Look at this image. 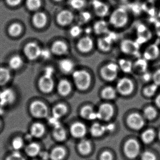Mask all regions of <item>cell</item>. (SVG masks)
Returning <instances> with one entry per match:
<instances>
[{"label": "cell", "mask_w": 160, "mask_h": 160, "mask_svg": "<svg viewBox=\"0 0 160 160\" xmlns=\"http://www.w3.org/2000/svg\"><path fill=\"white\" fill-rule=\"evenodd\" d=\"M130 20V13L123 7H118L110 12L107 20L110 28L122 29L127 27Z\"/></svg>", "instance_id": "cell-1"}, {"label": "cell", "mask_w": 160, "mask_h": 160, "mask_svg": "<svg viewBox=\"0 0 160 160\" xmlns=\"http://www.w3.org/2000/svg\"><path fill=\"white\" fill-rule=\"evenodd\" d=\"M72 75L74 85L78 90L85 91L91 87L93 78L89 70L85 68L76 69Z\"/></svg>", "instance_id": "cell-2"}, {"label": "cell", "mask_w": 160, "mask_h": 160, "mask_svg": "<svg viewBox=\"0 0 160 160\" xmlns=\"http://www.w3.org/2000/svg\"><path fill=\"white\" fill-rule=\"evenodd\" d=\"M120 72V71L117 62H108L102 65L99 70L101 79L108 83L117 81Z\"/></svg>", "instance_id": "cell-3"}, {"label": "cell", "mask_w": 160, "mask_h": 160, "mask_svg": "<svg viewBox=\"0 0 160 160\" xmlns=\"http://www.w3.org/2000/svg\"><path fill=\"white\" fill-rule=\"evenodd\" d=\"M135 88L134 80L128 76L118 78L116 81L115 88L118 93L126 96L132 93Z\"/></svg>", "instance_id": "cell-4"}, {"label": "cell", "mask_w": 160, "mask_h": 160, "mask_svg": "<svg viewBox=\"0 0 160 160\" xmlns=\"http://www.w3.org/2000/svg\"><path fill=\"white\" fill-rule=\"evenodd\" d=\"M117 36L114 32L109 31L108 33L97 39L96 41V47L102 53H109L113 49V46L117 39Z\"/></svg>", "instance_id": "cell-5"}, {"label": "cell", "mask_w": 160, "mask_h": 160, "mask_svg": "<svg viewBox=\"0 0 160 160\" xmlns=\"http://www.w3.org/2000/svg\"><path fill=\"white\" fill-rule=\"evenodd\" d=\"M76 47L78 52L83 55L90 54L96 47V41L91 35H84L78 39Z\"/></svg>", "instance_id": "cell-6"}, {"label": "cell", "mask_w": 160, "mask_h": 160, "mask_svg": "<svg viewBox=\"0 0 160 160\" xmlns=\"http://www.w3.org/2000/svg\"><path fill=\"white\" fill-rule=\"evenodd\" d=\"M140 46L136 40L124 39L120 42V50L124 55L138 58L139 57Z\"/></svg>", "instance_id": "cell-7"}, {"label": "cell", "mask_w": 160, "mask_h": 160, "mask_svg": "<svg viewBox=\"0 0 160 160\" xmlns=\"http://www.w3.org/2000/svg\"><path fill=\"white\" fill-rule=\"evenodd\" d=\"M142 57L149 62L157 60L160 57V46L155 43L150 44L143 50Z\"/></svg>", "instance_id": "cell-8"}, {"label": "cell", "mask_w": 160, "mask_h": 160, "mask_svg": "<svg viewBox=\"0 0 160 160\" xmlns=\"http://www.w3.org/2000/svg\"><path fill=\"white\" fill-rule=\"evenodd\" d=\"M93 14L95 15L99 18L104 19L105 18L108 17L110 14V7L105 2L96 0L92 2Z\"/></svg>", "instance_id": "cell-9"}, {"label": "cell", "mask_w": 160, "mask_h": 160, "mask_svg": "<svg viewBox=\"0 0 160 160\" xmlns=\"http://www.w3.org/2000/svg\"><path fill=\"white\" fill-rule=\"evenodd\" d=\"M31 112L34 117L40 118H46L48 114L47 106L41 101H34L31 104Z\"/></svg>", "instance_id": "cell-10"}, {"label": "cell", "mask_w": 160, "mask_h": 160, "mask_svg": "<svg viewBox=\"0 0 160 160\" xmlns=\"http://www.w3.org/2000/svg\"><path fill=\"white\" fill-rule=\"evenodd\" d=\"M92 27L93 33L99 37L104 36L110 31V26L107 20L102 18L95 21Z\"/></svg>", "instance_id": "cell-11"}, {"label": "cell", "mask_w": 160, "mask_h": 160, "mask_svg": "<svg viewBox=\"0 0 160 160\" xmlns=\"http://www.w3.org/2000/svg\"><path fill=\"white\" fill-rule=\"evenodd\" d=\"M75 15L72 11L63 10L58 14L57 20L60 25L65 27L71 25L75 20Z\"/></svg>", "instance_id": "cell-12"}, {"label": "cell", "mask_w": 160, "mask_h": 160, "mask_svg": "<svg viewBox=\"0 0 160 160\" xmlns=\"http://www.w3.org/2000/svg\"><path fill=\"white\" fill-rule=\"evenodd\" d=\"M139 150V146L136 140L130 139L125 143L124 147V151L125 155L130 159L135 158Z\"/></svg>", "instance_id": "cell-13"}, {"label": "cell", "mask_w": 160, "mask_h": 160, "mask_svg": "<svg viewBox=\"0 0 160 160\" xmlns=\"http://www.w3.org/2000/svg\"><path fill=\"white\" fill-rule=\"evenodd\" d=\"M149 62L142 57L137 58L133 63V73L141 75L149 70Z\"/></svg>", "instance_id": "cell-14"}, {"label": "cell", "mask_w": 160, "mask_h": 160, "mask_svg": "<svg viewBox=\"0 0 160 160\" xmlns=\"http://www.w3.org/2000/svg\"><path fill=\"white\" fill-rule=\"evenodd\" d=\"M41 49L40 47L35 43L31 42L28 44L24 48V53L29 59L33 60L40 57Z\"/></svg>", "instance_id": "cell-15"}, {"label": "cell", "mask_w": 160, "mask_h": 160, "mask_svg": "<svg viewBox=\"0 0 160 160\" xmlns=\"http://www.w3.org/2000/svg\"><path fill=\"white\" fill-rule=\"evenodd\" d=\"M120 72L125 74H130L133 73V61L129 58H121L117 62Z\"/></svg>", "instance_id": "cell-16"}, {"label": "cell", "mask_w": 160, "mask_h": 160, "mask_svg": "<svg viewBox=\"0 0 160 160\" xmlns=\"http://www.w3.org/2000/svg\"><path fill=\"white\" fill-rule=\"evenodd\" d=\"M40 89L43 92L48 93L52 91L54 86V81L52 77L44 75L40 78L39 81Z\"/></svg>", "instance_id": "cell-17"}, {"label": "cell", "mask_w": 160, "mask_h": 160, "mask_svg": "<svg viewBox=\"0 0 160 160\" xmlns=\"http://www.w3.org/2000/svg\"><path fill=\"white\" fill-rule=\"evenodd\" d=\"M128 125L134 130H139L143 127L144 121L142 117L137 113H133L127 119Z\"/></svg>", "instance_id": "cell-18"}, {"label": "cell", "mask_w": 160, "mask_h": 160, "mask_svg": "<svg viewBox=\"0 0 160 160\" xmlns=\"http://www.w3.org/2000/svg\"><path fill=\"white\" fill-rule=\"evenodd\" d=\"M113 114L112 105L108 103H104L100 106L97 115V117L101 119L107 121L112 118Z\"/></svg>", "instance_id": "cell-19"}, {"label": "cell", "mask_w": 160, "mask_h": 160, "mask_svg": "<svg viewBox=\"0 0 160 160\" xmlns=\"http://www.w3.org/2000/svg\"><path fill=\"white\" fill-rule=\"evenodd\" d=\"M93 13L85 9L78 12L77 16L75 17L77 24L83 27L86 26L92 20Z\"/></svg>", "instance_id": "cell-20"}, {"label": "cell", "mask_w": 160, "mask_h": 160, "mask_svg": "<svg viewBox=\"0 0 160 160\" xmlns=\"http://www.w3.org/2000/svg\"><path fill=\"white\" fill-rule=\"evenodd\" d=\"M59 66L61 71L66 74H72L76 69L74 62L70 58H63L60 61Z\"/></svg>", "instance_id": "cell-21"}, {"label": "cell", "mask_w": 160, "mask_h": 160, "mask_svg": "<svg viewBox=\"0 0 160 160\" xmlns=\"http://www.w3.org/2000/svg\"><path fill=\"white\" fill-rule=\"evenodd\" d=\"M69 50L68 44L62 41H57L54 43L52 47V51L54 54L59 56L65 55Z\"/></svg>", "instance_id": "cell-22"}, {"label": "cell", "mask_w": 160, "mask_h": 160, "mask_svg": "<svg viewBox=\"0 0 160 160\" xmlns=\"http://www.w3.org/2000/svg\"><path fill=\"white\" fill-rule=\"evenodd\" d=\"M14 99V92L11 89H6L0 92V103L3 105L12 103Z\"/></svg>", "instance_id": "cell-23"}, {"label": "cell", "mask_w": 160, "mask_h": 160, "mask_svg": "<svg viewBox=\"0 0 160 160\" xmlns=\"http://www.w3.org/2000/svg\"><path fill=\"white\" fill-rule=\"evenodd\" d=\"M70 131L72 135L77 138L83 137L87 132L85 125L78 122L73 123L71 126Z\"/></svg>", "instance_id": "cell-24"}, {"label": "cell", "mask_w": 160, "mask_h": 160, "mask_svg": "<svg viewBox=\"0 0 160 160\" xmlns=\"http://www.w3.org/2000/svg\"><path fill=\"white\" fill-rule=\"evenodd\" d=\"M58 90L59 93L62 96H67L71 93L72 90V85L71 82L67 79H62L58 84Z\"/></svg>", "instance_id": "cell-25"}, {"label": "cell", "mask_w": 160, "mask_h": 160, "mask_svg": "<svg viewBox=\"0 0 160 160\" xmlns=\"http://www.w3.org/2000/svg\"><path fill=\"white\" fill-rule=\"evenodd\" d=\"M117 93L118 92L115 87L110 85L104 87L101 91V96L105 100H111L115 99Z\"/></svg>", "instance_id": "cell-26"}, {"label": "cell", "mask_w": 160, "mask_h": 160, "mask_svg": "<svg viewBox=\"0 0 160 160\" xmlns=\"http://www.w3.org/2000/svg\"><path fill=\"white\" fill-rule=\"evenodd\" d=\"M32 22L36 28H43L46 24L47 18L44 13L37 12L33 16Z\"/></svg>", "instance_id": "cell-27"}, {"label": "cell", "mask_w": 160, "mask_h": 160, "mask_svg": "<svg viewBox=\"0 0 160 160\" xmlns=\"http://www.w3.org/2000/svg\"><path fill=\"white\" fill-rule=\"evenodd\" d=\"M44 126L40 122L33 123L31 128V133L34 137L40 138L44 133Z\"/></svg>", "instance_id": "cell-28"}, {"label": "cell", "mask_w": 160, "mask_h": 160, "mask_svg": "<svg viewBox=\"0 0 160 160\" xmlns=\"http://www.w3.org/2000/svg\"><path fill=\"white\" fill-rule=\"evenodd\" d=\"M69 4L73 10L79 12L86 9L87 2V0H69Z\"/></svg>", "instance_id": "cell-29"}, {"label": "cell", "mask_w": 160, "mask_h": 160, "mask_svg": "<svg viewBox=\"0 0 160 160\" xmlns=\"http://www.w3.org/2000/svg\"><path fill=\"white\" fill-rule=\"evenodd\" d=\"M66 154V151L64 148L58 147L55 148L51 151L50 157L52 160H62Z\"/></svg>", "instance_id": "cell-30"}, {"label": "cell", "mask_w": 160, "mask_h": 160, "mask_svg": "<svg viewBox=\"0 0 160 160\" xmlns=\"http://www.w3.org/2000/svg\"><path fill=\"white\" fill-rule=\"evenodd\" d=\"M159 87L152 82L147 84L143 89V93L147 97H152L157 92Z\"/></svg>", "instance_id": "cell-31"}, {"label": "cell", "mask_w": 160, "mask_h": 160, "mask_svg": "<svg viewBox=\"0 0 160 160\" xmlns=\"http://www.w3.org/2000/svg\"><path fill=\"white\" fill-rule=\"evenodd\" d=\"M67 112V108L64 104H58L53 109L54 117L59 119L63 117Z\"/></svg>", "instance_id": "cell-32"}, {"label": "cell", "mask_w": 160, "mask_h": 160, "mask_svg": "<svg viewBox=\"0 0 160 160\" xmlns=\"http://www.w3.org/2000/svg\"><path fill=\"white\" fill-rule=\"evenodd\" d=\"M82 118L86 119L92 120L97 117V114L94 113L93 109L89 106L84 107L80 112Z\"/></svg>", "instance_id": "cell-33"}, {"label": "cell", "mask_w": 160, "mask_h": 160, "mask_svg": "<svg viewBox=\"0 0 160 160\" xmlns=\"http://www.w3.org/2000/svg\"><path fill=\"white\" fill-rule=\"evenodd\" d=\"M84 30L83 27L76 24L71 27L69 30V34L73 38H79L83 35Z\"/></svg>", "instance_id": "cell-34"}, {"label": "cell", "mask_w": 160, "mask_h": 160, "mask_svg": "<svg viewBox=\"0 0 160 160\" xmlns=\"http://www.w3.org/2000/svg\"><path fill=\"white\" fill-rule=\"evenodd\" d=\"M41 151V148L38 144L32 143L28 145L26 149V152L29 156L34 157L39 154Z\"/></svg>", "instance_id": "cell-35"}, {"label": "cell", "mask_w": 160, "mask_h": 160, "mask_svg": "<svg viewBox=\"0 0 160 160\" xmlns=\"http://www.w3.org/2000/svg\"><path fill=\"white\" fill-rule=\"evenodd\" d=\"M106 131L104 126L98 123H94L91 128V133L93 136L100 137L102 136Z\"/></svg>", "instance_id": "cell-36"}, {"label": "cell", "mask_w": 160, "mask_h": 160, "mask_svg": "<svg viewBox=\"0 0 160 160\" xmlns=\"http://www.w3.org/2000/svg\"><path fill=\"white\" fill-rule=\"evenodd\" d=\"M54 136L58 141H63L66 138V132L62 126L59 125L55 127L54 131Z\"/></svg>", "instance_id": "cell-37"}, {"label": "cell", "mask_w": 160, "mask_h": 160, "mask_svg": "<svg viewBox=\"0 0 160 160\" xmlns=\"http://www.w3.org/2000/svg\"><path fill=\"white\" fill-rule=\"evenodd\" d=\"M91 149V146L88 140L83 139L80 141L78 145V150L83 154H87L89 153Z\"/></svg>", "instance_id": "cell-38"}, {"label": "cell", "mask_w": 160, "mask_h": 160, "mask_svg": "<svg viewBox=\"0 0 160 160\" xmlns=\"http://www.w3.org/2000/svg\"><path fill=\"white\" fill-rule=\"evenodd\" d=\"M11 78L10 71L5 68H0V85L7 83Z\"/></svg>", "instance_id": "cell-39"}, {"label": "cell", "mask_w": 160, "mask_h": 160, "mask_svg": "<svg viewBox=\"0 0 160 160\" xmlns=\"http://www.w3.org/2000/svg\"><path fill=\"white\" fill-rule=\"evenodd\" d=\"M9 63V66L12 69L16 70L22 66L23 60L19 56H14L10 60Z\"/></svg>", "instance_id": "cell-40"}, {"label": "cell", "mask_w": 160, "mask_h": 160, "mask_svg": "<svg viewBox=\"0 0 160 160\" xmlns=\"http://www.w3.org/2000/svg\"><path fill=\"white\" fill-rule=\"evenodd\" d=\"M155 133L153 130L149 129L145 131L141 135L142 141L146 144L151 143L154 139Z\"/></svg>", "instance_id": "cell-41"}, {"label": "cell", "mask_w": 160, "mask_h": 160, "mask_svg": "<svg viewBox=\"0 0 160 160\" xmlns=\"http://www.w3.org/2000/svg\"><path fill=\"white\" fill-rule=\"evenodd\" d=\"M22 27L19 24L17 23L12 24L9 28V33L12 36H18L22 32Z\"/></svg>", "instance_id": "cell-42"}, {"label": "cell", "mask_w": 160, "mask_h": 160, "mask_svg": "<svg viewBox=\"0 0 160 160\" xmlns=\"http://www.w3.org/2000/svg\"><path fill=\"white\" fill-rule=\"evenodd\" d=\"M144 115L146 118L148 120H152L156 117L157 112L153 108L148 107L144 110Z\"/></svg>", "instance_id": "cell-43"}, {"label": "cell", "mask_w": 160, "mask_h": 160, "mask_svg": "<svg viewBox=\"0 0 160 160\" xmlns=\"http://www.w3.org/2000/svg\"><path fill=\"white\" fill-rule=\"evenodd\" d=\"M27 5L29 10L35 11L41 7V0H27Z\"/></svg>", "instance_id": "cell-44"}, {"label": "cell", "mask_w": 160, "mask_h": 160, "mask_svg": "<svg viewBox=\"0 0 160 160\" xmlns=\"http://www.w3.org/2000/svg\"><path fill=\"white\" fill-rule=\"evenodd\" d=\"M152 82L160 87V67L152 72Z\"/></svg>", "instance_id": "cell-45"}, {"label": "cell", "mask_w": 160, "mask_h": 160, "mask_svg": "<svg viewBox=\"0 0 160 160\" xmlns=\"http://www.w3.org/2000/svg\"><path fill=\"white\" fill-rule=\"evenodd\" d=\"M12 145L15 150H18L23 148L24 141L21 138L17 137L13 140Z\"/></svg>", "instance_id": "cell-46"}, {"label": "cell", "mask_w": 160, "mask_h": 160, "mask_svg": "<svg viewBox=\"0 0 160 160\" xmlns=\"http://www.w3.org/2000/svg\"><path fill=\"white\" fill-rule=\"evenodd\" d=\"M140 77L141 81L144 83L148 84L152 82V72H150L149 70L140 75Z\"/></svg>", "instance_id": "cell-47"}, {"label": "cell", "mask_w": 160, "mask_h": 160, "mask_svg": "<svg viewBox=\"0 0 160 160\" xmlns=\"http://www.w3.org/2000/svg\"><path fill=\"white\" fill-rule=\"evenodd\" d=\"M6 160H26V159L20 153L15 152L10 154L6 158Z\"/></svg>", "instance_id": "cell-48"}, {"label": "cell", "mask_w": 160, "mask_h": 160, "mask_svg": "<svg viewBox=\"0 0 160 160\" xmlns=\"http://www.w3.org/2000/svg\"><path fill=\"white\" fill-rule=\"evenodd\" d=\"M142 160H156L155 155L150 152L146 151L141 155Z\"/></svg>", "instance_id": "cell-49"}, {"label": "cell", "mask_w": 160, "mask_h": 160, "mask_svg": "<svg viewBox=\"0 0 160 160\" xmlns=\"http://www.w3.org/2000/svg\"><path fill=\"white\" fill-rule=\"evenodd\" d=\"M101 160H112V155L109 152L105 151L101 156Z\"/></svg>", "instance_id": "cell-50"}, {"label": "cell", "mask_w": 160, "mask_h": 160, "mask_svg": "<svg viewBox=\"0 0 160 160\" xmlns=\"http://www.w3.org/2000/svg\"><path fill=\"white\" fill-rule=\"evenodd\" d=\"M51 56V53L48 49H41V55L40 56L44 59H48Z\"/></svg>", "instance_id": "cell-51"}, {"label": "cell", "mask_w": 160, "mask_h": 160, "mask_svg": "<svg viewBox=\"0 0 160 160\" xmlns=\"http://www.w3.org/2000/svg\"><path fill=\"white\" fill-rule=\"evenodd\" d=\"M21 0H6V2L9 5L15 6L18 5L21 2Z\"/></svg>", "instance_id": "cell-52"}, {"label": "cell", "mask_w": 160, "mask_h": 160, "mask_svg": "<svg viewBox=\"0 0 160 160\" xmlns=\"http://www.w3.org/2000/svg\"><path fill=\"white\" fill-rule=\"evenodd\" d=\"M54 73V69L52 67H48L45 69L44 75L52 77Z\"/></svg>", "instance_id": "cell-53"}, {"label": "cell", "mask_w": 160, "mask_h": 160, "mask_svg": "<svg viewBox=\"0 0 160 160\" xmlns=\"http://www.w3.org/2000/svg\"><path fill=\"white\" fill-rule=\"evenodd\" d=\"M155 103L158 107L160 108V93L155 98Z\"/></svg>", "instance_id": "cell-54"}, {"label": "cell", "mask_w": 160, "mask_h": 160, "mask_svg": "<svg viewBox=\"0 0 160 160\" xmlns=\"http://www.w3.org/2000/svg\"><path fill=\"white\" fill-rule=\"evenodd\" d=\"M120 2H128L129 0H119Z\"/></svg>", "instance_id": "cell-55"}, {"label": "cell", "mask_w": 160, "mask_h": 160, "mask_svg": "<svg viewBox=\"0 0 160 160\" xmlns=\"http://www.w3.org/2000/svg\"><path fill=\"white\" fill-rule=\"evenodd\" d=\"M54 1H55L56 2H61L62 1V0H54Z\"/></svg>", "instance_id": "cell-56"}, {"label": "cell", "mask_w": 160, "mask_h": 160, "mask_svg": "<svg viewBox=\"0 0 160 160\" xmlns=\"http://www.w3.org/2000/svg\"><path fill=\"white\" fill-rule=\"evenodd\" d=\"M159 139H160V132H159Z\"/></svg>", "instance_id": "cell-57"}, {"label": "cell", "mask_w": 160, "mask_h": 160, "mask_svg": "<svg viewBox=\"0 0 160 160\" xmlns=\"http://www.w3.org/2000/svg\"><path fill=\"white\" fill-rule=\"evenodd\" d=\"M0 125H1V123H0Z\"/></svg>", "instance_id": "cell-58"}]
</instances>
